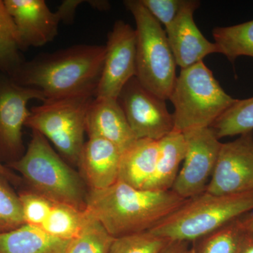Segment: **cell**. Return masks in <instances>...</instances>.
<instances>
[{"label": "cell", "mask_w": 253, "mask_h": 253, "mask_svg": "<svg viewBox=\"0 0 253 253\" xmlns=\"http://www.w3.org/2000/svg\"><path fill=\"white\" fill-rule=\"evenodd\" d=\"M84 2L82 0H66L60 5L57 12L60 15L61 21L66 23H71L76 14V9L82 3Z\"/></svg>", "instance_id": "30"}, {"label": "cell", "mask_w": 253, "mask_h": 253, "mask_svg": "<svg viewBox=\"0 0 253 253\" xmlns=\"http://www.w3.org/2000/svg\"><path fill=\"white\" fill-rule=\"evenodd\" d=\"M141 4L166 29L169 28L184 7L186 0H140Z\"/></svg>", "instance_id": "29"}, {"label": "cell", "mask_w": 253, "mask_h": 253, "mask_svg": "<svg viewBox=\"0 0 253 253\" xmlns=\"http://www.w3.org/2000/svg\"><path fill=\"white\" fill-rule=\"evenodd\" d=\"M18 196L25 224L41 227L49 215L54 202L35 191H22Z\"/></svg>", "instance_id": "28"}, {"label": "cell", "mask_w": 253, "mask_h": 253, "mask_svg": "<svg viewBox=\"0 0 253 253\" xmlns=\"http://www.w3.org/2000/svg\"><path fill=\"white\" fill-rule=\"evenodd\" d=\"M25 224L19 198L9 181L0 174V233L14 230Z\"/></svg>", "instance_id": "27"}, {"label": "cell", "mask_w": 253, "mask_h": 253, "mask_svg": "<svg viewBox=\"0 0 253 253\" xmlns=\"http://www.w3.org/2000/svg\"><path fill=\"white\" fill-rule=\"evenodd\" d=\"M199 5V1L186 0L174 22L166 29L176 66L181 69L203 61L208 55L217 53L214 42L208 41L194 22V13Z\"/></svg>", "instance_id": "14"}, {"label": "cell", "mask_w": 253, "mask_h": 253, "mask_svg": "<svg viewBox=\"0 0 253 253\" xmlns=\"http://www.w3.org/2000/svg\"><path fill=\"white\" fill-rule=\"evenodd\" d=\"M105 55V46L77 44L38 55L24 62L10 78L20 85L41 91L46 100L96 95Z\"/></svg>", "instance_id": "1"}, {"label": "cell", "mask_w": 253, "mask_h": 253, "mask_svg": "<svg viewBox=\"0 0 253 253\" xmlns=\"http://www.w3.org/2000/svg\"><path fill=\"white\" fill-rule=\"evenodd\" d=\"M71 241L49 235L40 226L25 224L0 233V253H66Z\"/></svg>", "instance_id": "18"}, {"label": "cell", "mask_w": 253, "mask_h": 253, "mask_svg": "<svg viewBox=\"0 0 253 253\" xmlns=\"http://www.w3.org/2000/svg\"><path fill=\"white\" fill-rule=\"evenodd\" d=\"M252 211L253 190L222 196L205 191L186 199L149 231L168 241L191 244Z\"/></svg>", "instance_id": "3"}, {"label": "cell", "mask_w": 253, "mask_h": 253, "mask_svg": "<svg viewBox=\"0 0 253 253\" xmlns=\"http://www.w3.org/2000/svg\"><path fill=\"white\" fill-rule=\"evenodd\" d=\"M118 101L136 139L159 141L174 129L166 101L146 89L136 77L123 87Z\"/></svg>", "instance_id": "8"}, {"label": "cell", "mask_w": 253, "mask_h": 253, "mask_svg": "<svg viewBox=\"0 0 253 253\" xmlns=\"http://www.w3.org/2000/svg\"><path fill=\"white\" fill-rule=\"evenodd\" d=\"M217 53L234 63L241 56L253 58V19L248 22L217 27L212 31Z\"/></svg>", "instance_id": "20"}, {"label": "cell", "mask_w": 253, "mask_h": 253, "mask_svg": "<svg viewBox=\"0 0 253 253\" xmlns=\"http://www.w3.org/2000/svg\"><path fill=\"white\" fill-rule=\"evenodd\" d=\"M242 224L245 231L253 233V211L243 217Z\"/></svg>", "instance_id": "34"}, {"label": "cell", "mask_w": 253, "mask_h": 253, "mask_svg": "<svg viewBox=\"0 0 253 253\" xmlns=\"http://www.w3.org/2000/svg\"><path fill=\"white\" fill-rule=\"evenodd\" d=\"M87 214L69 205L54 203L49 215L41 227L49 235L71 241L81 232Z\"/></svg>", "instance_id": "21"}, {"label": "cell", "mask_w": 253, "mask_h": 253, "mask_svg": "<svg viewBox=\"0 0 253 253\" xmlns=\"http://www.w3.org/2000/svg\"><path fill=\"white\" fill-rule=\"evenodd\" d=\"M158 141L137 139L122 153L118 180L144 190L156 170Z\"/></svg>", "instance_id": "17"}, {"label": "cell", "mask_w": 253, "mask_h": 253, "mask_svg": "<svg viewBox=\"0 0 253 253\" xmlns=\"http://www.w3.org/2000/svg\"><path fill=\"white\" fill-rule=\"evenodd\" d=\"M86 214L87 217L83 229L75 239L71 240L66 253H109L115 238L100 221L89 212H86Z\"/></svg>", "instance_id": "25"}, {"label": "cell", "mask_w": 253, "mask_h": 253, "mask_svg": "<svg viewBox=\"0 0 253 253\" xmlns=\"http://www.w3.org/2000/svg\"><path fill=\"white\" fill-rule=\"evenodd\" d=\"M243 217L191 243V253H237L245 233Z\"/></svg>", "instance_id": "24"}, {"label": "cell", "mask_w": 253, "mask_h": 253, "mask_svg": "<svg viewBox=\"0 0 253 253\" xmlns=\"http://www.w3.org/2000/svg\"><path fill=\"white\" fill-rule=\"evenodd\" d=\"M95 97L83 94L46 100L32 108L25 126L41 133L63 157L78 165L84 144L86 114Z\"/></svg>", "instance_id": "7"}, {"label": "cell", "mask_w": 253, "mask_h": 253, "mask_svg": "<svg viewBox=\"0 0 253 253\" xmlns=\"http://www.w3.org/2000/svg\"><path fill=\"white\" fill-rule=\"evenodd\" d=\"M159 253H191V244L184 241H169Z\"/></svg>", "instance_id": "31"}, {"label": "cell", "mask_w": 253, "mask_h": 253, "mask_svg": "<svg viewBox=\"0 0 253 253\" xmlns=\"http://www.w3.org/2000/svg\"><path fill=\"white\" fill-rule=\"evenodd\" d=\"M17 31L5 6L0 0V71L10 78L17 72L24 63L21 59Z\"/></svg>", "instance_id": "22"}, {"label": "cell", "mask_w": 253, "mask_h": 253, "mask_svg": "<svg viewBox=\"0 0 253 253\" xmlns=\"http://www.w3.org/2000/svg\"><path fill=\"white\" fill-rule=\"evenodd\" d=\"M237 253H253V233L245 231Z\"/></svg>", "instance_id": "32"}, {"label": "cell", "mask_w": 253, "mask_h": 253, "mask_svg": "<svg viewBox=\"0 0 253 253\" xmlns=\"http://www.w3.org/2000/svg\"><path fill=\"white\" fill-rule=\"evenodd\" d=\"M186 151L172 191L184 199L204 193L214 172L221 143L211 127L183 132Z\"/></svg>", "instance_id": "9"}, {"label": "cell", "mask_w": 253, "mask_h": 253, "mask_svg": "<svg viewBox=\"0 0 253 253\" xmlns=\"http://www.w3.org/2000/svg\"><path fill=\"white\" fill-rule=\"evenodd\" d=\"M169 100L174 108V130L211 127L236 99L231 97L204 61L181 69Z\"/></svg>", "instance_id": "5"}, {"label": "cell", "mask_w": 253, "mask_h": 253, "mask_svg": "<svg viewBox=\"0 0 253 253\" xmlns=\"http://www.w3.org/2000/svg\"><path fill=\"white\" fill-rule=\"evenodd\" d=\"M85 131L88 137L106 139L122 152L137 140L118 99L96 96L88 109Z\"/></svg>", "instance_id": "15"}, {"label": "cell", "mask_w": 253, "mask_h": 253, "mask_svg": "<svg viewBox=\"0 0 253 253\" xmlns=\"http://www.w3.org/2000/svg\"><path fill=\"white\" fill-rule=\"evenodd\" d=\"M104 67L96 96L118 99L136 74V31L122 20L115 23L108 36Z\"/></svg>", "instance_id": "10"}, {"label": "cell", "mask_w": 253, "mask_h": 253, "mask_svg": "<svg viewBox=\"0 0 253 253\" xmlns=\"http://www.w3.org/2000/svg\"><path fill=\"white\" fill-rule=\"evenodd\" d=\"M122 153L102 138L91 136L84 142L78 165L89 191L107 189L117 182Z\"/></svg>", "instance_id": "16"}, {"label": "cell", "mask_w": 253, "mask_h": 253, "mask_svg": "<svg viewBox=\"0 0 253 253\" xmlns=\"http://www.w3.org/2000/svg\"><path fill=\"white\" fill-rule=\"evenodd\" d=\"M253 190V131L221 143L214 172L206 192L214 195L241 194Z\"/></svg>", "instance_id": "11"}, {"label": "cell", "mask_w": 253, "mask_h": 253, "mask_svg": "<svg viewBox=\"0 0 253 253\" xmlns=\"http://www.w3.org/2000/svg\"><path fill=\"white\" fill-rule=\"evenodd\" d=\"M186 200L172 190L138 189L118 180L107 189L89 191L85 210L117 238L151 230Z\"/></svg>", "instance_id": "2"}, {"label": "cell", "mask_w": 253, "mask_h": 253, "mask_svg": "<svg viewBox=\"0 0 253 253\" xmlns=\"http://www.w3.org/2000/svg\"><path fill=\"white\" fill-rule=\"evenodd\" d=\"M89 4H91L94 9L99 10H107L109 9V3L107 1H102V0H94V1H88Z\"/></svg>", "instance_id": "35"}, {"label": "cell", "mask_w": 253, "mask_h": 253, "mask_svg": "<svg viewBox=\"0 0 253 253\" xmlns=\"http://www.w3.org/2000/svg\"><path fill=\"white\" fill-rule=\"evenodd\" d=\"M170 241L150 232L115 238L108 253H159Z\"/></svg>", "instance_id": "26"}, {"label": "cell", "mask_w": 253, "mask_h": 253, "mask_svg": "<svg viewBox=\"0 0 253 253\" xmlns=\"http://www.w3.org/2000/svg\"><path fill=\"white\" fill-rule=\"evenodd\" d=\"M0 174L11 182L17 183L20 180L19 177L17 175L11 172L9 168L5 167L1 163H0Z\"/></svg>", "instance_id": "33"}, {"label": "cell", "mask_w": 253, "mask_h": 253, "mask_svg": "<svg viewBox=\"0 0 253 253\" xmlns=\"http://www.w3.org/2000/svg\"><path fill=\"white\" fill-rule=\"evenodd\" d=\"M156 170L144 190L165 191L172 189L184 161L186 143L184 134L174 130L158 141Z\"/></svg>", "instance_id": "19"}, {"label": "cell", "mask_w": 253, "mask_h": 253, "mask_svg": "<svg viewBox=\"0 0 253 253\" xmlns=\"http://www.w3.org/2000/svg\"><path fill=\"white\" fill-rule=\"evenodd\" d=\"M9 166L21 173L38 194L52 202L85 211L88 194L83 180L38 131H33L26 153Z\"/></svg>", "instance_id": "4"}, {"label": "cell", "mask_w": 253, "mask_h": 253, "mask_svg": "<svg viewBox=\"0 0 253 253\" xmlns=\"http://www.w3.org/2000/svg\"><path fill=\"white\" fill-rule=\"evenodd\" d=\"M211 128L218 139L253 131V97L236 99Z\"/></svg>", "instance_id": "23"}, {"label": "cell", "mask_w": 253, "mask_h": 253, "mask_svg": "<svg viewBox=\"0 0 253 253\" xmlns=\"http://www.w3.org/2000/svg\"><path fill=\"white\" fill-rule=\"evenodd\" d=\"M17 31L21 51L54 41L61 18L44 0H4Z\"/></svg>", "instance_id": "13"}, {"label": "cell", "mask_w": 253, "mask_h": 253, "mask_svg": "<svg viewBox=\"0 0 253 253\" xmlns=\"http://www.w3.org/2000/svg\"><path fill=\"white\" fill-rule=\"evenodd\" d=\"M124 4L136 23V78L158 97L169 99L175 83L176 63L166 32L140 0H127Z\"/></svg>", "instance_id": "6"}, {"label": "cell", "mask_w": 253, "mask_h": 253, "mask_svg": "<svg viewBox=\"0 0 253 253\" xmlns=\"http://www.w3.org/2000/svg\"><path fill=\"white\" fill-rule=\"evenodd\" d=\"M33 99L44 102L46 97L41 91L20 85L11 78L0 81V154L14 161L22 156L23 126L31 114L27 106Z\"/></svg>", "instance_id": "12"}]
</instances>
